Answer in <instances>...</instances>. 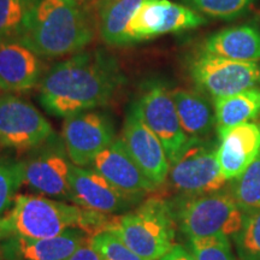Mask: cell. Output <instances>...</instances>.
I'll use <instances>...</instances> for the list:
<instances>
[{
  "label": "cell",
  "instance_id": "cell-1",
  "mask_svg": "<svg viewBox=\"0 0 260 260\" xmlns=\"http://www.w3.org/2000/svg\"><path fill=\"white\" fill-rule=\"evenodd\" d=\"M121 75L113 60L83 53L54 65L40 81V100L52 115L67 118L110 102Z\"/></svg>",
  "mask_w": 260,
  "mask_h": 260
},
{
  "label": "cell",
  "instance_id": "cell-2",
  "mask_svg": "<svg viewBox=\"0 0 260 260\" xmlns=\"http://www.w3.org/2000/svg\"><path fill=\"white\" fill-rule=\"evenodd\" d=\"M105 214L44 195L19 194L12 206L0 216V241L11 237L47 239L69 229L95 233L106 223Z\"/></svg>",
  "mask_w": 260,
  "mask_h": 260
},
{
  "label": "cell",
  "instance_id": "cell-3",
  "mask_svg": "<svg viewBox=\"0 0 260 260\" xmlns=\"http://www.w3.org/2000/svg\"><path fill=\"white\" fill-rule=\"evenodd\" d=\"M39 57H61L82 50L93 29L75 0H38L21 37Z\"/></svg>",
  "mask_w": 260,
  "mask_h": 260
},
{
  "label": "cell",
  "instance_id": "cell-4",
  "mask_svg": "<svg viewBox=\"0 0 260 260\" xmlns=\"http://www.w3.org/2000/svg\"><path fill=\"white\" fill-rule=\"evenodd\" d=\"M102 230L146 260H160L174 246V212L167 201L149 198L134 211L107 218Z\"/></svg>",
  "mask_w": 260,
  "mask_h": 260
},
{
  "label": "cell",
  "instance_id": "cell-5",
  "mask_svg": "<svg viewBox=\"0 0 260 260\" xmlns=\"http://www.w3.org/2000/svg\"><path fill=\"white\" fill-rule=\"evenodd\" d=\"M233 195L213 191L189 197L177 211V220L188 239L216 235L235 236L246 216Z\"/></svg>",
  "mask_w": 260,
  "mask_h": 260
},
{
  "label": "cell",
  "instance_id": "cell-6",
  "mask_svg": "<svg viewBox=\"0 0 260 260\" xmlns=\"http://www.w3.org/2000/svg\"><path fill=\"white\" fill-rule=\"evenodd\" d=\"M168 177L171 186L187 197L218 191L226 182L219 168L217 147L198 139H191L180 157L170 164Z\"/></svg>",
  "mask_w": 260,
  "mask_h": 260
},
{
  "label": "cell",
  "instance_id": "cell-7",
  "mask_svg": "<svg viewBox=\"0 0 260 260\" xmlns=\"http://www.w3.org/2000/svg\"><path fill=\"white\" fill-rule=\"evenodd\" d=\"M48 141L35 148V153L21 161L23 184L41 195L73 203L69 174L73 162L64 144Z\"/></svg>",
  "mask_w": 260,
  "mask_h": 260
},
{
  "label": "cell",
  "instance_id": "cell-8",
  "mask_svg": "<svg viewBox=\"0 0 260 260\" xmlns=\"http://www.w3.org/2000/svg\"><path fill=\"white\" fill-rule=\"evenodd\" d=\"M190 74L195 84L214 99L260 86L258 63L226 59L205 52L193 60Z\"/></svg>",
  "mask_w": 260,
  "mask_h": 260
},
{
  "label": "cell",
  "instance_id": "cell-9",
  "mask_svg": "<svg viewBox=\"0 0 260 260\" xmlns=\"http://www.w3.org/2000/svg\"><path fill=\"white\" fill-rule=\"evenodd\" d=\"M54 135L50 122L30 103L18 96H0V144L30 151Z\"/></svg>",
  "mask_w": 260,
  "mask_h": 260
},
{
  "label": "cell",
  "instance_id": "cell-10",
  "mask_svg": "<svg viewBox=\"0 0 260 260\" xmlns=\"http://www.w3.org/2000/svg\"><path fill=\"white\" fill-rule=\"evenodd\" d=\"M135 105L144 122L160 140L169 162L172 164L191 139L182 129L171 93L160 84H155L142 94Z\"/></svg>",
  "mask_w": 260,
  "mask_h": 260
},
{
  "label": "cell",
  "instance_id": "cell-11",
  "mask_svg": "<svg viewBox=\"0 0 260 260\" xmlns=\"http://www.w3.org/2000/svg\"><path fill=\"white\" fill-rule=\"evenodd\" d=\"M113 140L112 123L102 113L84 111L64 119V146L70 161L77 167L92 164Z\"/></svg>",
  "mask_w": 260,
  "mask_h": 260
},
{
  "label": "cell",
  "instance_id": "cell-12",
  "mask_svg": "<svg viewBox=\"0 0 260 260\" xmlns=\"http://www.w3.org/2000/svg\"><path fill=\"white\" fill-rule=\"evenodd\" d=\"M199 12L170 0H144L129 25L132 42L205 24Z\"/></svg>",
  "mask_w": 260,
  "mask_h": 260
},
{
  "label": "cell",
  "instance_id": "cell-13",
  "mask_svg": "<svg viewBox=\"0 0 260 260\" xmlns=\"http://www.w3.org/2000/svg\"><path fill=\"white\" fill-rule=\"evenodd\" d=\"M69 182L75 205L105 216L125 212L142 199L123 193L98 171L74 164L70 169Z\"/></svg>",
  "mask_w": 260,
  "mask_h": 260
},
{
  "label": "cell",
  "instance_id": "cell-14",
  "mask_svg": "<svg viewBox=\"0 0 260 260\" xmlns=\"http://www.w3.org/2000/svg\"><path fill=\"white\" fill-rule=\"evenodd\" d=\"M123 140L133 158L155 186L167 181L170 162L160 140L148 128L134 104L125 118Z\"/></svg>",
  "mask_w": 260,
  "mask_h": 260
},
{
  "label": "cell",
  "instance_id": "cell-15",
  "mask_svg": "<svg viewBox=\"0 0 260 260\" xmlns=\"http://www.w3.org/2000/svg\"><path fill=\"white\" fill-rule=\"evenodd\" d=\"M92 165L94 170L128 195L142 198L157 188L140 169L123 139L113 140L96 155Z\"/></svg>",
  "mask_w": 260,
  "mask_h": 260
},
{
  "label": "cell",
  "instance_id": "cell-16",
  "mask_svg": "<svg viewBox=\"0 0 260 260\" xmlns=\"http://www.w3.org/2000/svg\"><path fill=\"white\" fill-rule=\"evenodd\" d=\"M87 240L82 229H69L47 239L11 237L0 241V260H69Z\"/></svg>",
  "mask_w": 260,
  "mask_h": 260
},
{
  "label": "cell",
  "instance_id": "cell-17",
  "mask_svg": "<svg viewBox=\"0 0 260 260\" xmlns=\"http://www.w3.org/2000/svg\"><path fill=\"white\" fill-rule=\"evenodd\" d=\"M219 145L217 158L225 180L240 177L260 154V124L242 123L230 128L217 129Z\"/></svg>",
  "mask_w": 260,
  "mask_h": 260
},
{
  "label": "cell",
  "instance_id": "cell-18",
  "mask_svg": "<svg viewBox=\"0 0 260 260\" xmlns=\"http://www.w3.org/2000/svg\"><path fill=\"white\" fill-rule=\"evenodd\" d=\"M40 57L19 38H0V89L25 92L41 77Z\"/></svg>",
  "mask_w": 260,
  "mask_h": 260
},
{
  "label": "cell",
  "instance_id": "cell-19",
  "mask_svg": "<svg viewBox=\"0 0 260 260\" xmlns=\"http://www.w3.org/2000/svg\"><path fill=\"white\" fill-rule=\"evenodd\" d=\"M203 52L237 61L260 60V28L251 24L224 29L205 41Z\"/></svg>",
  "mask_w": 260,
  "mask_h": 260
},
{
  "label": "cell",
  "instance_id": "cell-20",
  "mask_svg": "<svg viewBox=\"0 0 260 260\" xmlns=\"http://www.w3.org/2000/svg\"><path fill=\"white\" fill-rule=\"evenodd\" d=\"M182 129L189 139L204 140L216 124V113L207 98L186 89L171 92Z\"/></svg>",
  "mask_w": 260,
  "mask_h": 260
},
{
  "label": "cell",
  "instance_id": "cell-21",
  "mask_svg": "<svg viewBox=\"0 0 260 260\" xmlns=\"http://www.w3.org/2000/svg\"><path fill=\"white\" fill-rule=\"evenodd\" d=\"M144 0H109L98 6L100 38L107 45L132 44L129 25Z\"/></svg>",
  "mask_w": 260,
  "mask_h": 260
},
{
  "label": "cell",
  "instance_id": "cell-22",
  "mask_svg": "<svg viewBox=\"0 0 260 260\" xmlns=\"http://www.w3.org/2000/svg\"><path fill=\"white\" fill-rule=\"evenodd\" d=\"M217 129L230 128L260 118V89L251 88L214 99Z\"/></svg>",
  "mask_w": 260,
  "mask_h": 260
},
{
  "label": "cell",
  "instance_id": "cell-23",
  "mask_svg": "<svg viewBox=\"0 0 260 260\" xmlns=\"http://www.w3.org/2000/svg\"><path fill=\"white\" fill-rule=\"evenodd\" d=\"M38 0H0V38H18L23 32Z\"/></svg>",
  "mask_w": 260,
  "mask_h": 260
},
{
  "label": "cell",
  "instance_id": "cell-24",
  "mask_svg": "<svg viewBox=\"0 0 260 260\" xmlns=\"http://www.w3.org/2000/svg\"><path fill=\"white\" fill-rule=\"evenodd\" d=\"M234 198L242 210L260 209V154L237 177Z\"/></svg>",
  "mask_w": 260,
  "mask_h": 260
},
{
  "label": "cell",
  "instance_id": "cell-25",
  "mask_svg": "<svg viewBox=\"0 0 260 260\" xmlns=\"http://www.w3.org/2000/svg\"><path fill=\"white\" fill-rule=\"evenodd\" d=\"M190 9L209 17L230 21L242 16L255 0H184Z\"/></svg>",
  "mask_w": 260,
  "mask_h": 260
},
{
  "label": "cell",
  "instance_id": "cell-26",
  "mask_svg": "<svg viewBox=\"0 0 260 260\" xmlns=\"http://www.w3.org/2000/svg\"><path fill=\"white\" fill-rule=\"evenodd\" d=\"M234 237L241 260H260V209L246 216L239 233Z\"/></svg>",
  "mask_w": 260,
  "mask_h": 260
},
{
  "label": "cell",
  "instance_id": "cell-27",
  "mask_svg": "<svg viewBox=\"0 0 260 260\" xmlns=\"http://www.w3.org/2000/svg\"><path fill=\"white\" fill-rule=\"evenodd\" d=\"M88 243L102 255L103 260H146L124 245L113 234L99 230L88 236Z\"/></svg>",
  "mask_w": 260,
  "mask_h": 260
},
{
  "label": "cell",
  "instance_id": "cell-28",
  "mask_svg": "<svg viewBox=\"0 0 260 260\" xmlns=\"http://www.w3.org/2000/svg\"><path fill=\"white\" fill-rule=\"evenodd\" d=\"M22 184L21 161H0V216L12 206Z\"/></svg>",
  "mask_w": 260,
  "mask_h": 260
},
{
  "label": "cell",
  "instance_id": "cell-29",
  "mask_svg": "<svg viewBox=\"0 0 260 260\" xmlns=\"http://www.w3.org/2000/svg\"><path fill=\"white\" fill-rule=\"evenodd\" d=\"M189 245L190 253L195 260H236L228 236L216 235L189 239Z\"/></svg>",
  "mask_w": 260,
  "mask_h": 260
},
{
  "label": "cell",
  "instance_id": "cell-30",
  "mask_svg": "<svg viewBox=\"0 0 260 260\" xmlns=\"http://www.w3.org/2000/svg\"><path fill=\"white\" fill-rule=\"evenodd\" d=\"M69 260H103V258L102 255L89 245L88 240H87V242L83 243V245L70 256Z\"/></svg>",
  "mask_w": 260,
  "mask_h": 260
},
{
  "label": "cell",
  "instance_id": "cell-31",
  "mask_svg": "<svg viewBox=\"0 0 260 260\" xmlns=\"http://www.w3.org/2000/svg\"><path fill=\"white\" fill-rule=\"evenodd\" d=\"M160 260H195L190 252L181 245H174L172 248Z\"/></svg>",
  "mask_w": 260,
  "mask_h": 260
},
{
  "label": "cell",
  "instance_id": "cell-32",
  "mask_svg": "<svg viewBox=\"0 0 260 260\" xmlns=\"http://www.w3.org/2000/svg\"><path fill=\"white\" fill-rule=\"evenodd\" d=\"M75 2H76L77 4H80L81 6H82L83 4H87V3H93L94 0H75Z\"/></svg>",
  "mask_w": 260,
  "mask_h": 260
},
{
  "label": "cell",
  "instance_id": "cell-33",
  "mask_svg": "<svg viewBox=\"0 0 260 260\" xmlns=\"http://www.w3.org/2000/svg\"><path fill=\"white\" fill-rule=\"evenodd\" d=\"M94 2L96 3V5L99 6L100 4H103V3H105V2H109V0H94Z\"/></svg>",
  "mask_w": 260,
  "mask_h": 260
}]
</instances>
